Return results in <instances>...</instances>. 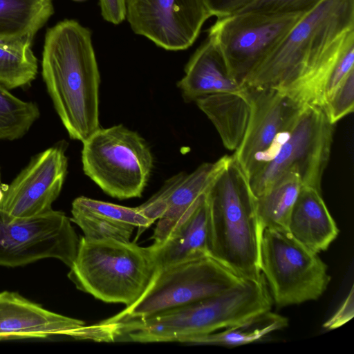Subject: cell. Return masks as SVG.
I'll list each match as a JSON object with an SVG mask.
<instances>
[{
  "label": "cell",
  "instance_id": "cell-1",
  "mask_svg": "<svg viewBox=\"0 0 354 354\" xmlns=\"http://www.w3.org/2000/svg\"><path fill=\"white\" fill-rule=\"evenodd\" d=\"M353 42L354 0H324L300 18L243 86L279 89L322 106L323 87Z\"/></svg>",
  "mask_w": 354,
  "mask_h": 354
},
{
  "label": "cell",
  "instance_id": "cell-2",
  "mask_svg": "<svg viewBox=\"0 0 354 354\" xmlns=\"http://www.w3.org/2000/svg\"><path fill=\"white\" fill-rule=\"evenodd\" d=\"M41 75L69 137L83 142L100 128V76L91 31L73 19L48 28Z\"/></svg>",
  "mask_w": 354,
  "mask_h": 354
},
{
  "label": "cell",
  "instance_id": "cell-3",
  "mask_svg": "<svg viewBox=\"0 0 354 354\" xmlns=\"http://www.w3.org/2000/svg\"><path fill=\"white\" fill-rule=\"evenodd\" d=\"M206 197L209 255L240 277L259 280L263 230L256 196L233 156Z\"/></svg>",
  "mask_w": 354,
  "mask_h": 354
},
{
  "label": "cell",
  "instance_id": "cell-4",
  "mask_svg": "<svg viewBox=\"0 0 354 354\" xmlns=\"http://www.w3.org/2000/svg\"><path fill=\"white\" fill-rule=\"evenodd\" d=\"M69 268L68 277L78 290L126 307L145 294L159 270L151 245L84 236Z\"/></svg>",
  "mask_w": 354,
  "mask_h": 354
},
{
  "label": "cell",
  "instance_id": "cell-5",
  "mask_svg": "<svg viewBox=\"0 0 354 354\" xmlns=\"http://www.w3.org/2000/svg\"><path fill=\"white\" fill-rule=\"evenodd\" d=\"M82 143L83 171L105 194L120 200L142 196L153 158L137 132L122 124L100 128Z\"/></svg>",
  "mask_w": 354,
  "mask_h": 354
},
{
  "label": "cell",
  "instance_id": "cell-6",
  "mask_svg": "<svg viewBox=\"0 0 354 354\" xmlns=\"http://www.w3.org/2000/svg\"><path fill=\"white\" fill-rule=\"evenodd\" d=\"M244 279L210 256L160 269L133 304L100 322L111 325L151 317L226 291Z\"/></svg>",
  "mask_w": 354,
  "mask_h": 354
},
{
  "label": "cell",
  "instance_id": "cell-7",
  "mask_svg": "<svg viewBox=\"0 0 354 354\" xmlns=\"http://www.w3.org/2000/svg\"><path fill=\"white\" fill-rule=\"evenodd\" d=\"M334 125L324 107L306 104L274 157L248 179L254 196H260L288 174L296 175L303 186L321 191Z\"/></svg>",
  "mask_w": 354,
  "mask_h": 354
},
{
  "label": "cell",
  "instance_id": "cell-8",
  "mask_svg": "<svg viewBox=\"0 0 354 354\" xmlns=\"http://www.w3.org/2000/svg\"><path fill=\"white\" fill-rule=\"evenodd\" d=\"M261 273L281 308L318 299L331 279L318 253L288 231L269 228L261 236Z\"/></svg>",
  "mask_w": 354,
  "mask_h": 354
},
{
  "label": "cell",
  "instance_id": "cell-9",
  "mask_svg": "<svg viewBox=\"0 0 354 354\" xmlns=\"http://www.w3.org/2000/svg\"><path fill=\"white\" fill-rule=\"evenodd\" d=\"M304 14L244 12L217 19L209 28L233 79L241 86Z\"/></svg>",
  "mask_w": 354,
  "mask_h": 354
},
{
  "label": "cell",
  "instance_id": "cell-10",
  "mask_svg": "<svg viewBox=\"0 0 354 354\" xmlns=\"http://www.w3.org/2000/svg\"><path fill=\"white\" fill-rule=\"evenodd\" d=\"M80 239L64 212L53 210L36 216L12 218L0 208V266H24L56 259L71 267Z\"/></svg>",
  "mask_w": 354,
  "mask_h": 354
},
{
  "label": "cell",
  "instance_id": "cell-11",
  "mask_svg": "<svg viewBox=\"0 0 354 354\" xmlns=\"http://www.w3.org/2000/svg\"><path fill=\"white\" fill-rule=\"evenodd\" d=\"M245 89L250 115L243 139L232 156L249 179L274 157L305 104L279 89Z\"/></svg>",
  "mask_w": 354,
  "mask_h": 354
},
{
  "label": "cell",
  "instance_id": "cell-12",
  "mask_svg": "<svg viewBox=\"0 0 354 354\" xmlns=\"http://www.w3.org/2000/svg\"><path fill=\"white\" fill-rule=\"evenodd\" d=\"M132 30L169 50L188 48L212 17L204 0H126Z\"/></svg>",
  "mask_w": 354,
  "mask_h": 354
},
{
  "label": "cell",
  "instance_id": "cell-13",
  "mask_svg": "<svg viewBox=\"0 0 354 354\" xmlns=\"http://www.w3.org/2000/svg\"><path fill=\"white\" fill-rule=\"evenodd\" d=\"M67 168L68 158L62 144L36 154L3 191L1 209L17 218L49 212L62 191Z\"/></svg>",
  "mask_w": 354,
  "mask_h": 354
},
{
  "label": "cell",
  "instance_id": "cell-14",
  "mask_svg": "<svg viewBox=\"0 0 354 354\" xmlns=\"http://www.w3.org/2000/svg\"><path fill=\"white\" fill-rule=\"evenodd\" d=\"M232 156L225 155L214 162H205L190 174L179 173L167 180L145 203L140 211L152 223L158 220L152 239L162 243L205 194Z\"/></svg>",
  "mask_w": 354,
  "mask_h": 354
},
{
  "label": "cell",
  "instance_id": "cell-15",
  "mask_svg": "<svg viewBox=\"0 0 354 354\" xmlns=\"http://www.w3.org/2000/svg\"><path fill=\"white\" fill-rule=\"evenodd\" d=\"M55 335L88 339V326L47 310L17 292H0V341Z\"/></svg>",
  "mask_w": 354,
  "mask_h": 354
},
{
  "label": "cell",
  "instance_id": "cell-16",
  "mask_svg": "<svg viewBox=\"0 0 354 354\" xmlns=\"http://www.w3.org/2000/svg\"><path fill=\"white\" fill-rule=\"evenodd\" d=\"M177 86L185 102H195L207 95L237 92L244 88L233 79L221 52L208 37L191 57Z\"/></svg>",
  "mask_w": 354,
  "mask_h": 354
},
{
  "label": "cell",
  "instance_id": "cell-17",
  "mask_svg": "<svg viewBox=\"0 0 354 354\" xmlns=\"http://www.w3.org/2000/svg\"><path fill=\"white\" fill-rule=\"evenodd\" d=\"M207 192L162 243L151 245L159 270L209 256Z\"/></svg>",
  "mask_w": 354,
  "mask_h": 354
},
{
  "label": "cell",
  "instance_id": "cell-18",
  "mask_svg": "<svg viewBox=\"0 0 354 354\" xmlns=\"http://www.w3.org/2000/svg\"><path fill=\"white\" fill-rule=\"evenodd\" d=\"M289 232L317 253L326 250L339 230L321 194L315 188L302 186L291 212Z\"/></svg>",
  "mask_w": 354,
  "mask_h": 354
},
{
  "label": "cell",
  "instance_id": "cell-19",
  "mask_svg": "<svg viewBox=\"0 0 354 354\" xmlns=\"http://www.w3.org/2000/svg\"><path fill=\"white\" fill-rule=\"evenodd\" d=\"M195 102L215 127L224 147L235 151L243 139L250 115L245 86L237 92L207 95Z\"/></svg>",
  "mask_w": 354,
  "mask_h": 354
},
{
  "label": "cell",
  "instance_id": "cell-20",
  "mask_svg": "<svg viewBox=\"0 0 354 354\" xmlns=\"http://www.w3.org/2000/svg\"><path fill=\"white\" fill-rule=\"evenodd\" d=\"M53 12L52 0H0V41H32Z\"/></svg>",
  "mask_w": 354,
  "mask_h": 354
},
{
  "label": "cell",
  "instance_id": "cell-21",
  "mask_svg": "<svg viewBox=\"0 0 354 354\" xmlns=\"http://www.w3.org/2000/svg\"><path fill=\"white\" fill-rule=\"evenodd\" d=\"M302 186L296 175L288 174L256 197L257 216L263 231L269 228L289 232L291 212Z\"/></svg>",
  "mask_w": 354,
  "mask_h": 354
},
{
  "label": "cell",
  "instance_id": "cell-22",
  "mask_svg": "<svg viewBox=\"0 0 354 354\" xmlns=\"http://www.w3.org/2000/svg\"><path fill=\"white\" fill-rule=\"evenodd\" d=\"M288 324L287 317L270 310L234 326L193 337L186 343L227 346L245 345L258 342Z\"/></svg>",
  "mask_w": 354,
  "mask_h": 354
},
{
  "label": "cell",
  "instance_id": "cell-23",
  "mask_svg": "<svg viewBox=\"0 0 354 354\" xmlns=\"http://www.w3.org/2000/svg\"><path fill=\"white\" fill-rule=\"evenodd\" d=\"M28 39L0 41V84L10 90L30 84L36 77L37 59Z\"/></svg>",
  "mask_w": 354,
  "mask_h": 354
},
{
  "label": "cell",
  "instance_id": "cell-24",
  "mask_svg": "<svg viewBox=\"0 0 354 354\" xmlns=\"http://www.w3.org/2000/svg\"><path fill=\"white\" fill-rule=\"evenodd\" d=\"M39 115L35 103L21 100L0 84V140L21 138Z\"/></svg>",
  "mask_w": 354,
  "mask_h": 354
},
{
  "label": "cell",
  "instance_id": "cell-25",
  "mask_svg": "<svg viewBox=\"0 0 354 354\" xmlns=\"http://www.w3.org/2000/svg\"><path fill=\"white\" fill-rule=\"evenodd\" d=\"M71 221L77 225L88 239H113L130 241L135 227L116 222L72 205Z\"/></svg>",
  "mask_w": 354,
  "mask_h": 354
},
{
  "label": "cell",
  "instance_id": "cell-26",
  "mask_svg": "<svg viewBox=\"0 0 354 354\" xmlns=\"http://www.w3.org/2000/svg\"><path fill=\"white\" fill-rule=\"evenodd\" d=\"M72 205L116 222L138 227L137 238L153 223L136 207H129L86 196L76 198Z\"/></svg>",
  "mask_w": 354,
  "mask_h": 354
},
{
  "label": "cell",
  "instance_id": "cell-27",
  "mask_svg": "<svg viewBox=\"0 0 354 354\" xmlns=\"http://www.w3.org/2000/svg\"><path fill=\"white\" fill-rule=\"evenodd\" d=\"M324 108L329 120L333 124L353 111L354 70L333 91Z\"/></svg>",
  "mask_w": 354,
  "mask_h": 354
},
{
  "label": "cell",
  "instance_id": "cell-28",
  "mask_svg": "<svg viewBox=\"0 0 354 354\" xmlns=\"http://www.w3.org/2000/svg\"><path fill=\"white\" fill-rule=\"evenodd\" d=\"M324 0H256L239 12L271 15L306 14ZM238 12V13H239Z\"/></svg>",
  "mask_w": 354,
  "mask_h": 354
},
{
  "label": "cell",
  "instance_id": "cell-29",
  "mask_svg": "<svg viewBox=\"0 0 354 354\" xmlns=\"http://www.w3.org/2000/svg\"><path fill=\"white\" fill-rule=\"evenodd\" d=\"M212 16L217 19L233 15L256 0H204Z\"/></svg>",
  "mask_w": 354,
  "mask_h": 354
},
{
  "label": "cell",
  "instance_id": "cell-30",
  "mask_svg": "<svg viewBox=\"0 0 354 354\" xmlns=\"http://www.w3.org/2000/svg\"><path fill=\"white\" fill-rule=\"evenodd\" d=\"M353 286H352L348 295L338 310L323 324L324 328L332 330L340 327L353 317Z\"/></svg>",
  "mask_w": 354,
  "mask_h": 354
},
{
  "label": "cell",
  "instance_id": "cell-31",
  "mask_svg": "<svg viewBox=\"0 0 354 354\" xmlns=\"http://www.w3.org/2000/svg\"><path fill=\"white\" fill-rule=\"evenodd\" d=\"M102 16L106 21L119 24L126 18V0H100Z\"/></svg>",
  "mask_w": 354,
  "mask_h": 354
},
{
  "label": "cell",
  "instance_id": "cell-32",
  "mask_svg": "<svg viewBox=\"0 0 354 354\" xmlns=\"http://www.w3.org/2000/svg\"><path fill=\"white\" fill-rule=\"evenodd\" d=\"M3 191H2L1 189L0 188V201H1V199L3 198Z\"/></svg>",
  "mask_w": 354,
  "mask_h": 354
},
{
  "label": "cell",
  "instance_id": "cell-33",
  "mask_svg": "<svg viewBox=\"0 0 354 354\" xmlns=\"http://www.w3.org/2000/svg\"><path fill=\"white\" fill-rule=\"evenodd\" d=\"M0 185H1V172H0Z\"/></svg>",
  "mask_w": 354,
  "mask_h": 354
},
{
  "label": "cell",
  "instance_id": "cell-34",
  "mask_svg": "<svg viewBox=\"0 0 354 354\" xmlns=\"http://www.w3.org/2000/svg\"><path fill=\"white\" fill-rule=\"evenodd\" d=\"M74 1H83V0H74Z\"/></svg>",
  "mask_w": 354,
  "mask_h": 354
}]
</instances>
